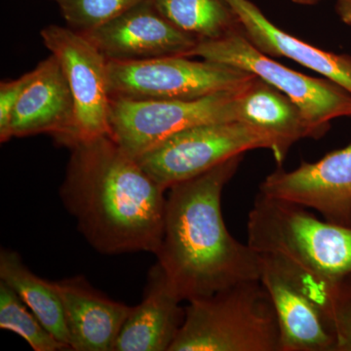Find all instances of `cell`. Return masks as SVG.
<instances>
[{
  "mask_svg": "<svg viewBox=\"0 0 351 351\" xmlns=\"http://www.w3.org/2000/svg\"><path fill=\"white\" fill-rule=\"evenodd\" d=\"M69 149L59 195L88 243L104 255H156L167 189L110 135L78 140Z\"/></svg>",
  "mask_w": 351,
  "mask_h": 351,
  "instance_id": "1",
  "label": "cell"
},
{
  "mask_svg": "<svg viewBox=\"0 0 351 351\" xmlns=\"http://www.w3.org/2000/svg\"><path fill=\"white\" fill-rule=\"evenodd\" d=\"M244 154L171 186L157 263L182 302L260 280L262 258L235 239L221 213L223 189Z\"/></svg>",
  "mask_w": 351,
  "mask_h": 351,
  "instance_id": "2",
  "label": "cell"
},
{
  "mask_svg": "<svg viewBox=\"0 0 351 351\" xmlns=\"http://www.w3.org/2000/svg\"><path fill=\"white\" fill-rule=\"evenodd\" d=\"M247 243L322 289L351 274V225L321 221L307 208L258 193L247 219Z\"/></svg>",
  "mask_w": 351,
  "mask_h": 351,
  "instance_id": "3",
  "label": "cell"
},
{
  "mask_svg": "<svg viewBox=\"0 0 351 351\" xmlns=\"http://www.w3.org/2000/svg\"><path fill=\"white\" fill-rule=\"evenodd\" d=\"M169 351H279L276 309L260 280L235 284L196 298Z\"/></svg>",
  "mask_w": 351,
  "mask_h": 351,
  "instance_id": "4",
  "label": "cell"
},
{
  "mask_svg": "<svg viewBox=\"0 0 351 351\" xmlns=\"http://www.w3.org/2000/svg\"><path fill=\"white\" fill-rule=\"evenodd\" d=\"M191 57L243 69L276 88L300 108L315 138L326 134L332 119L351 117L350 92L327 78L302 75L277 63L257 49L241 29L223 38L199 41Z\"/></svg>",
  "mask_w": 351,
  "mask_h": 351,
  "instance_id": "5",
  "label": "cell"
},
{
  "mask_svg": "<svg viewBox=\"0 0 351 351\" xmlns=\"http://www.w3.org/2000/svg\"><path fill=\"white\" fill-rule=\"evenodd\" d=\"M255 76L228 64L182 56L108 61L110 98L123 100H193L239 89Z\"/></svg>",
  "mask_w": 351,
  "mask_h": 351,
  "instance_id": "6",
  "label": "cell"
},
{
  "mask_svg": "<svg viewBox=\"0 0 351 351\" xmlns=\"http://www.w3.org/2000/svg\"><path fill=\"white\" fill-rule=\"evenodd\" d=\"M274 140L240 121L203 124L179 132L138 156L143 169L165 189L252 149L272 152Z\"/></svg>",
  "mask_w": 351,
  "mask_h": 351,
  "instance_id": "7",
  "label": "cell"
},
{
  "mask_svg": "<svg viewBox=\"0 0 351 351\" xmlns=\"http://www.w3.org/2000/svg\"><path fill=\"white\" fill-rule=\"evenodd\" d=\"M241 87L193 100L112 99L110 137L137 158L179 132L203 124L239 121L237 99Z\"/></svg>",
  "mask_w": 351,
  "mask_h": 351,
  "instance_id": "8",
  "label": "cell"
},
{
  "mask_svg": "<svg viewBox=\"0 0 351 351\" xmlns=\"http://www.w3.org/2000/svg\"><path fill=\"white\" fill-rule=\"evenodd\" d=\"M40 36L44 45L61 64L73 93L75 142L110 135L112 98L107 58L84 34L69 27L50 25L44 27Z\"/></svg>",
  "mask_w": 351,
  "mask_h": 351,
  "instance_id": "9",
  "label": "cell"
},
{
  "mask_svg": "<svg viewBox=\"0 0 351 351\" xmlns=\"http://www.w3.org/2000/svg\"><path fill=\"white\" fill-rule=\"evenodd\" d=\"M260 193L314 209L332 223L351 225V145L293 171L280 166L263 180Z\"/></svg>",
  "mask_w": 351,
  "mask_h": 351,
  "instance_id": "10",
  "label": "cell"
},
{
  "mask_svg": "<svg viewBox=\"0 0 351 351\" xmlns=\"http://www.w3.org/2000/svg\"><path fill=\"white\" fill-rule=\"evenodd\" d=\"M108 61L189 58L199 40L175 27L147 0L91 31L82 32Z\"/></svg>",
  "mask_w": 351,
  "mask_h": 351,
  "instance_id": "11",
  "label": "cell"
},
{
  "mask_svg": "<svg viewBox=\"0 0 351 351\" xmlns=\"http://www.w3.org/2000/svg\"><path fill=\"white\" fill-rule=\"evenodd\" d=\"M261 258L260 281L271 299L280 328L279 351H336L331 322L298 276L277 258Z\"/></svg>",
  "mask_w": 351,
  "mask_h": 351,
  "instance_id": "12",
  "label": "cell"
},
{
  "mask_svg": "<svg viewBox=\"0 0 351 351\" xmlns=\"http://www.w3.org/2000/svg\"><path fill=\"white\" fill-rule=\"evenodd\" d=\"M34 71L14 110L13 138L48 134L69 147L75 140V108L64 69L51 54Z\"/></svg>",
  "mask_w": 351,
  "mask_h": 351,
  "instance_id": "13",
  "label": "cell"
},
{
  "mask_svg": "<svg viewBox=\"0 0 351 351\" xmlns=\"http://www.w3.org/2000/svg\"><path fill=\"white\" fill-rule=\"evenodd\" d=\"M53 284L63 304L71 350L112 351L134 306L110 299L84 276Z\"/></svg>",
  "mask_w": 351,
  "mask_h": 351,
  "instance_id": "14",
  "label": "cell"
},
{
  "mask_svg": "<svg viewBox=\"0 0 351 351\" xmlns=\"http://www.w3.org/2000/svg\"><path fill=\"white\" fill-rule=\"evenodd\" d=\"M182 302L156 263L147 274L144 298L134 306L112 351H169L184 323Z\"/></svg>",
  "mask_w": 351,
  "mask_h": 351,
  "instance_id": "15",
  "label": "cell"
},
{
  "mask_svg": "<svg viewBox=\"0 0 351 351\" xmlns=\"http://www.w3.org/2000/svg\"><path fill=\"white\" fill-rule=\"evenodd\" d=\"M237 14L242 32L263 54L286 57L324 75L351 94V57L304 43L279 29L250 0H226Z\"/></svg>",
  "mask_w": 351,
  "mask_h": 351,
  "instance_id": "16",
  "label": "cell"
},
{
  "mask_svg": "<svg viewBox=\"0 0 351 351\" xmlns=\"http://www.w3.org/2000/svg\"><path fill=\"white\" fill-rule=\"evenodd\" d=\"M237 119L269 134L274 140L272 154L279 166L295 142L315 138L313 128L294 101L257 76L240 89Z\"/></svg>",
  "mask_w": 351,
  "mask_h": 351,
  "instance_id": "17",
  "label": "cell"
},
{
  "mask_svg": "<svg viewBox=\"0 0 351 351\" xmlns=\"http://www.w3.org/2000/svg\"><path fill=\"white\" fill-rule=\"evenodd\" d=\"M0 281L12 288L41 324L71 350L63 304L53 282L34 274L20 254L9 249L0 251Z\"/></svg>",
  "mask_w": 351,
  "mask_h": 351,
  "instance_id": "18",
  "label": "cell"
},
{
  "mask_svg": "<svg viewBox=\"0 0 351 351\" xmlns=\"http://www.w3.org/2000/svg\"><path fill=\"white\" fill-rule=\"evenodd\" d=\"M175 27L199 41L212 40L241 29L226 0H152Z\"/></svg>",
  "mask_w": 351,
  "mask_h": 351,
  "instance_id": "19",
  "label": "cell"
},
{
  "mask_svg": "<svg viewBox=\"0 0 351 351\" xmlns=\"http://www.w3.org/2000/svg\"><path fill=\"white\" fill-rule=\"evenodd\" d=\"M0 328L15 332L34 351L71 350L58 341L12 288L0 281Z\"/></svg>",
  "mask_w": 351,
  "mask_h": 351,
  "instance_id": "20",
  "label": "cell"
},
{
  "mask_svg": "<svg viewBox=\"0 0 351 351\" xmlns=\"http://www.w3.org/2000/svg\"><path fill=\"white\" fill-rule=\"evenodd\" d=\"M68 27L91 31L147 0H54Z\"/></svg>",
  "mask_w": 351,
  "mask_h": 351,
  "instance_id": "21",
  "label": "cell"
},
{
  "mask_svg": "<svg viewBox=\"0 0 351 351\" xmlns=\"http://www.w3.org/2000/svg\"><path fill=\"white\" fill-rule=\"evenodd\" d=\"M318 302L336 335V351H351V274L320 289Z\"/></svg>",
  "mask_w": 351,
  "mask_h": 351,
  "instance_id": "22",
  "label": "cell"
},
{
  "mask_svg": "<svg viewBox=\"0 0 351 351\" xmlns=\"http://www.w3.org/2000/svg\"><path fill=\"white\" fill-rule=\"evenodd\" d=\"M34 71L25 73L20 78L0 83V142H8L13 138L12 117L16 106L25 88L31 83Z\"/></svg>",
  "mask_w": 351,
  "mask_h": 351,
  "instance_id": "23",
  "label": "cell"
},
{
  "mask_svg": "<svg viewBox=\"0 0 351 351\" xmlns=\"http://www.w3.org/2000/svg\"><path fill=\"white\" fill-rule=\"evenodd\" d=\"M337 9L341 20L346 24L351 25V0H338Z\"/></svg>",
  "mask_w": 351,
  "mask_h": 351,
  "instance_id": "24",
  "label": "cell"
},
{
  "mask_svg": "<svg viewBox=\"0 0 351 351\" xmlns=\"http://www.w3.org/2000/svg\"><path fill=\"white\" fill-rule=\"evenodd\" d=\"M291 1L301 4V5H313V4L318 3L321 0H291Z\"/></svg>",
  "mask_w": 351,
  "mask_h": 351,
  "instance_id": "25",
  "label": "cell"
}]
</instances>
